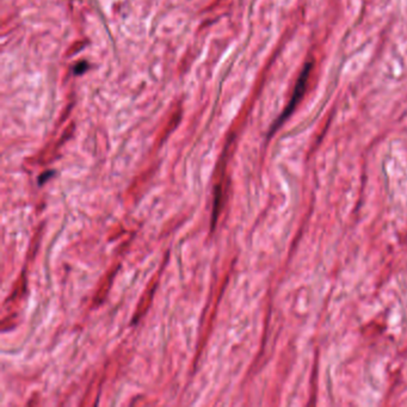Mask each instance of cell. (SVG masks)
<instances>
[{"label": "cell", "mask_w": 407, "mask_h": 407, "mask_svg": "<svg viewBox=\"0 0 407 407\" xmlns=\"http://www.w3.org/2000/svg\"><path fill=\"white\" fill-rule=\"evenodd\" d=\"M310 70H312V65H310V63H308V65L305 67V70H303L301 76H300L299 81H297L296 87H295L294 95H292V98H291V103L288 104V108H287L286 113L283 114V117H281L282 121H283V119L286 118L287 116H288V114L291 113V111H292V109L295 108V105H296L297 100L300 99V97H302L303 90H305V87H306V82H307V79H308V76H310Z\"/></svg>", "instance_id": "1"}, {"label": "cell", "mask_w": 407, "mask_h": 407, "mask_svg": "<svg viewBox=\"0 0 407 407\" xmlns=\"http://www.w3.org/2000/svg\"><path fill=\"white\" fill-rule=\"evenodd\" d=\"M87 62H85V61H81V62H79L78 65L76 66V70H74V72H76L77 74H81V73H84L85 71L87 70Z\"/></svg>", "instance_id": "2"}]
</instances>
